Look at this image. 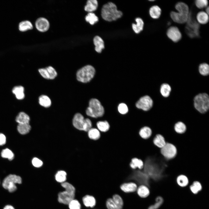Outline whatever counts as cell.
Segmentation results:
<instances>
[{"label":"cell","mask_w":209,"mask_h":209,"mask_svg":"<svg viewBox=\"0 0 209 209\" xmlns=\"http://www.w3.org/2000/svg\"><path fill=\"white\" fill-rule=\"evenodd\" d=\"M101 15L105 20L111 21L120 18L122 15V13L121 11L117 10V6L115 4L109 2L103 6Z\"/></svg>","instance_id":"6da1fadb"},{"label":"cell","mask_w":209,"mask_h":209,"mask_svg":"<svg viewBox=\"0 0 209 209\" xmlns=\"http://www.w3.org/2000/svg\"><path fill=\"white\" fill-rule=\"evenodd\" d=\"M86 113L87 115L92 118L101 117L104 114V109L98 99L92 98L89 102V106L86 109Z\"/></svg>","instance_id":"7a4b0ae2"},{"label":"cell","mask_w":209,"mask_h":209,"mask_svg":"<svg viewBox=\"0 0 209 209\" xmlns=\"http://www.w3.org/2000/svg\"><path fill=\"white\" fill-rule=\"evenodd\" d=\"M193 105L195 109L199 112L205 113L209 109V96L206 93L197 94L193 99Z\"/></svg>","instance_id":"3957f363"},{"label":"cell","mask_w":209,"mask_h":209,"mask_svg":"<svg viewBox=\"0 0 209 209\" xmlns=\"http://www.w3.org/2000/svg\"><path fill=\"white\" fill-rule=\"evenodd\" d=\"M95 70L92 66L88 65L79 69L77 72L76 77L77 80L83 83L90 82L93 78Z\"/></svg>","instance_id":"277c9868"},{"label":"cell","mask_w":209,"mask_h":209,"mask_svg":"<svg viewBox=\"0 0 209 209\" xmlns=\"http://www.w3.org/2000/svg\"><path fill=\"white\" fill-rule=\"evenodd\" d=\"M72 123L75 128L85 132H88L92 127L91 120L88 118H85L81 113H76L74 115Z\"/></svg>","instance_id":"5b68a950"},{"label":"cell","mask_w":209,"mask_h":209,"mask_svg":"<svg viewBox=\"0 0 209 209\" xmlns=\"http://www.w3.org/2000/svg\"><path fill=\"white\" fill-rule=\"evenodd\" d=\"M186 33L192 38L198 37L199 35V24L193 18L191 13L189 14L188 18L186 23Z\"/></svg>","instance_id":"8992f818"},{"label":"cell","mask_w":209,"mask_h":209,"mask_svg":"<svg viewBox=\"0 0 209 209\" xmlns=\"http://www.w3.org/2000/svg\"><path fill=\"white\" fill-rule=\"evenodd\" d=\"M22 181V179L19 176L10 174L4 179L2 185L4 189L7 190L9 192H13L17 189L16 184H20Z\"/></svg>","instance_id":"52a82bcc"},{"label":"cell","mask_w":209,"mask_h":209,"mask_svg":"<svg viewBox=\"0 0 209 209\" xmlns=\"http://www.w3.org/2000/svg\"><path fill=\"white\" fill-rule=\"evenodd\" d=\"M75 192L64 190L58 193L57 200L60 204L67 205L71 200L75 198Z\"/></svg>","instance_id":"ba28073f"},{"label":"cell","mask_w":209,"mask_h":209,"mask_svg":"<svg viewBox=\"0 0 209 209\" xmlns=\"http://www.w3.org/2000/svg\"><path fill=\"white\" fill-rule=\"evenodd\" d=\"M177 151L176 147L174 144L169 143H166L161 149V154L167 160L174 158L177 154Z\"/></svg>","instance_id":"9c48e42d"},{"label":"cell","mask_w":209,"mask_h":209,"mask_svg":"<svg viewBox=\"0 0 209 209\" xmlns=\"http://www.w3.org/2000/svg\"><path fill=\"white\" fill-rule=\"evenodd\" d=\"M153 105V101L152 99L147 95L141 97L136 104L137 108L146 111L150 110Z\"/></svg>","instance_id":"30bf717a"},{"label":"cell","mask_w":209,"mask_h":209,"mask_svg":"<svg viewBox=\"0 0 209 209\" xmlns=\"http://www.w3.org/2000/svg\"><path fill=\"white\" fill-rule=\"evenodd\" d=\"M167 37L174 42L179 41L181 39V33L178 27L172 26L169 27L166 32Z\"/></svg>","instance_id":"8fae6325"},{"label":"cell","mask_w":209,"mask_h":209,"mask_svg":"<svg viewBox=\"0 0 209 209\" xmlns=\"http://www.w3.org/2000/svg\"><path fill=\"white\" fill-rule=\"evenodd\" d=\"M38 71L42 77L46 79H54L57 75L55 69L51 66L39 69H38Z\"/></svg>","instance_id":"7c38bea8"},{"label":"cell","mask_w":209,"mask_h":209,"mask_svg":"<svg viewBox=\"0 0 209 209\" xmlns=\"http://www.w3.org/2000/svg\"><path fill=\"white\" fill-rule=\"evenodd\" d=\"M170 15L171 19L174 22L181 24L186 23L189 16V15L183 14L174 11L171 12Z\"/></svg>","instance_id":"4fadbf2b"},{"label":"cell","mask_w":209,"mask_h":209,"mask_svg":"<svg viewBox=\"0 0 209 209\" xmlns=\"http://www.w3.org/2000/svg\"><path fill=\"white\" fill-rule=\"evenodd\" d=\"M37 29L41 32H45L49 29L50 24L48 20L46 18L41 17L38 18L35 23Z\"/></svg>","instance_id":"5bb4252c"},{"label":"cell","mask_w":209,"mask_h":209,"mask_svg":"<svg viewBox=\"0 0 209 209\" xmlns=\"http://www.w3.org/2000/svg\"><path fill=\"white\" fill-rule=\"evenodd\" d=\"M96 200L92 195L86 194L82 199V201L84 206L87 208H93L96 204Z\"/></svg>","instance_id":"9a60e30c"},{"label":"cell","mask_w":209,"mask_h":209,"mask_svg":"<svg viewBox=\"0 0 209 209\" xmlns=\"http://www.w3.org/2000/svg\"><path fill=\"white\" fill-rule=\"evenodd\" d=\"M138 187L137 184L133 182H125L122 184L120 187L121 190L126 193H133L135 192Z\"/></svg>","instance_id":"2e32d148"},{"label":"cell","mask_w":209,"mask_h":209,"mask_svg":"<svg viewBox=\"0 0 209 209\" xmlns=\"http://www.w3.org/2000/svg\"><path fill=\"white\" fill-rule=\"evenodd\" d=\"M130 168L133 170L137 168L138 170H142L144 167V162L141 159L136 157L132 158L129 164Z\"/></svg>","instance_id":"e0dca14e"},{"label":"cell","mask_w":209,"mask_h":209,"mask_svg":"<svg viewBox=\"0 0 209 209\" xmlns=\"http://www.w3.org/2000/svg\"><path fill=\"white\" fill-rule=\"evenodd\" d=\"M152 133V129L147 126H144L141 127L139 130L138 134L142 139L147 140L151 136Z\"/></svg>","instance_id":"ac0fdd59"},{"label":"cell","mask_w":209,"mask_h":209,"mask_svg":"<svg viewBox=\"0 0 209 209\" xmlns=\"http://www.w3.org/2000/svg\"><path fill=\"white\" fill-rule=\"evenodd\" d=\"M196 19V21L199 24H206L209 21L208 15L205 11H200L197 14Z\"/></svg>","instance_id":"d6986e66"},{"label":"cell","mask_w":209,"mask_h":209,"mask_svg":"<svg viewBox=\"0 0 209 209\" xmlns=\"http://www.w3.org/2000/svg\"><path fill=\"white\" fill-rule=\"evenodd\" d=\"M175 8L177 12L179 13L186 15L189 14V7L187 4L184 2H178L175 5Z\"/></svg>","instance_id":"ffe728a7"},{"label":"cell","mask_w":209,"mask_h":209,"mask_svg":"<svg viewBox=\"0 0 209 209\" xmlns=\"http://www.w3.org/2000/svg\"><path fill=\"white\" fill-rule=\"evenodd\" d=\"M149 13L150 16L152 18L154 19H158L161 15V10L158 5H154L149 8Z\"/></svg>","instance_id":"44dd1931"},{"label":"cell","mask_w":209,"mask_h":209,"mask_svg":"<svg viewBox=\"0 0 209 209\" xmlns=\"http://www.w3.org/2000/svg\"><path fill=\"white\" fill-rule=\"evenodd\" d=\"M95 46V50L98 53H100L105 48L104 41L102 38L98 36H95L93 39Z\"/></svg>","instance_id":"7402d4cb"},{"label":"cell","mask_w":209,"mask_h":209,"mask_svg":"<svg viewBox=\"0 0 209 209\" xmlns=\"http://www.w3.org/2000/svg\"><path fill=\"white\" fill-rule=\"evenodd\" d=\"M96 128L102 133L107 132L110 128V124L106 120L99 121L96 122Z\"/></svg>","instance_id":"603a6c76"},{"label":"cell","mask_w":209,"mask_h":209,"mask_svg":"<svg viewBox=\"0 0 209 209\" xmlns=\"http://www.w3.org/2000/svg\"><path fill=\"white\" fill-rule=\"evenodd\" d=\"M154 145L158 147L162 148L166 144V142L164 137L161 134H156L153 139Z\"/></svg>","instance_id":"cb8c5ba5"},{"label":"cell","mask_w":209,"mask_h":209,"mask_svg":"<svg viewBox=\"0 0 209 209\" xmlns=\"http://www.w3.org/2000/svg\"><path fill=\"white\" fill-rule=\"evenodd\" d=\"M159 91L163 97L167 98L168 97L170 94L171 88L169 84L163 83L161 85Z\"/></svg>","instance_id":"d4e9b609"},{"label":"cell","mask_w":209,"mask_h":209,"mask_svg":"<svg viewBox=\"0 0 209 209\" xmlns=\"http://www.w3.org/2000/svg\"><path fill=\"white\" fill-rule=\"evenodd\" d=\"M12 91L16 98L18 100L23 99L25 97L24 88L21 86L15 87L12 89Z\"/></svg>","instance_id":"484cf974"},{"label":"cell","mask_w":209,"mask_h":209,"mask_svg":"<svg viewBox=\"0 0 209 209\" xmlns=\"http://www.w3.org/2000/svg\"><path fill=\"white\" fill-rule=\"evenodd\" d=\"M98 4L96 0H89L84 8V10L89 12H92L97 8Z\"/></svg>","instance_id":"4316f807"},{"label":"cell","mask_w":209,"mask_h":209,"mask_svg":"<svg viewBox=\"0 0 209 209\" xmlns=\"http://www.w3.org/2000/svg\"><path fill=\"white\" fill-rule=\"evenodd\" d=\"M87 133L89 138L94 141L98 140L101 136L100 132L96 128H91L88 131Z\"/></svg>","instance_id":"83f0119b"},{"label":"cell","mask_w":209,"mask_h":209,"mask_svg":"<svg viewBox=\"0 0 209 209\" xmlns=\"http://www.w3.org/2000/svg\"><path fill=\"white\" fill-rule=\"evenodd\" d=\"M38 102L41 106L46 108L49 107L51 105L50 98L48 96L45 95H42L39 96Z\"/></svg>","instance_id":"f1b7e54d"},{"label":"cell","mask_w":209,"mask_h":209,"mask_svg":"<svg viewBox=\"0 0 209 209\" xmlns=\"http://www.w3.org/2000/svg\"><path fill=\"white\" fill-rule=\"evenodd\" d=\"M15 120L18 124L29 123L30 118L26 113L21 112L17 116Z\"/></svg>","instance_id":"f546056e"},{"label":"cell","mask_w":209,"mask_h":209,"mask_svg":"<svg viewBox=\"0 0 209 209\" xmlns=\"http://www.w3.org/2000/svg\"><path fill=\"white\" fill-rule=\"evenodd\" d=\"M67 175V173L65 171L62 170L58 171L55 176V181L60 184L66 181Z\"/></svg>","instance_id":"4dcf8cb0"},{"label":"cell","mask_w":209,"mask_h":209,"mask_svg":"<svg viewBox=\"0 0 209 209\" xmlns=\"http://www.w3.org/2000/svg\"><path fill=\"white\" fill-rule=\"evenodd\" d=\"M135 21L136 24H133L132 27L136 33H138L143 30L144 23L143 20L139 17L136 18Z\"/></svg>","instance_id":"1f68e13d"},{"label":"cell","mask_w":209,"mask_h":209,"mask_svg":"<svg viewBox=\"0 0 209 209\" xmlns=\"http://www.w3.org/2000/svg\"><path fill=\"white\" fill-rule=\"evenodd\" d=\"M198 71L202 76H206L209 75V65L206 62L201 63L198 67Z\"/></svg>","instance_id":"d6a6232c"},{"label":"cell","mask_w":209,"mask_h":209,"mask_svg":"<svg viewBox=\"0 0 209 209\" xmlns=\"http://www.w3.org/2000/svg\"><path fill=\"white\" fill-rule=\"evenodd\" d=\"M138 195L141 198H145L149 195L150 192L149 188L145 185H142L139 186L137 189Z\"/></svg>","instance_id":"836d02e7"},{"label":"cell","mask_w":209,"mask_h":209,"mask_svg":"<svg viewBox=\"0 0 209 209\" xmlns=\"http://www.w3.org/2000/svg\"><path fill=\"white\" fill-rule=\"evenodd\" d=\"M186 126L185 124L181 121H178L176 122L174 126V129L175 132L178 134H183L186 130Z\"/></svg>","instance_id":"e575fe53"},{"label":"cell","mask_w":209,"mask_h":209,"mask_svg":"<svg viewBox=\"0 0 209 209\" xmlns=\"http://www.w3.org/2000/svg\"><path fill=\"white\" fill-rule=\"evenodd\" d=\"M31 127L29 123L18 124L17 129L20 134H25L28 133L30 130Z\"/></svg>","instance_id":"d590c367"},{"label":"cell","mask_w":209,"mask_h":209,"mask_svg":"<svg viewBox=\"0 0 209 209\" xmlns=\"http://www.w3.org/2000/svg\"><path fill=\"white\" fill-rule=\"evenodd\" d=\"M33 27V25L31 23L27 20L21 22L19 23V30L22 32L32 29Z\"/></svg>","instance_id":"8d00e7d4"},{"label":"cell","mask_w":209,"mask_h":209,"mask_svg":"<svg viewBox=\"0 0 209 209\" xmlns=\"http://www.w3.org/2000/svg\"><path fill=\"white\" fill-rule=\"evenodd\" d=\"M86 21L91 25H93L98 21V17L93 13L89 12L85 17Z\"/></svg>","instance_id":"74e56055"},{"label":"cell","mask_w":209,"mask_h":209,"mask_svg":"<svg viewBox=\"0 0 209 209\" xmlns=\"http://www.w3.org/2000/svg\"><path fill=\"white\" fill-rule=\"evenodd\" d=\"M176 181L178 184L180 186L182 187L187 186L189 182L187 177L183 174L180 175L178 176Z\"/></svg>","instance_id":"f35d334b"},{"label":"cell","mask_w":209,"mask_h":209,"mask_svg":"<svg viewBox=\"0 0 209 209\" xmlns=\"http://www.w3.org/2000/svg\"><path fill=\"white\" fill-rule=\"evenodd\" d=\"M114 202L121 209H122L124 206V201L122 197L119 194H115L112 196Z\"/></svg>","instance_id":"ab89813d"},{"label":"cell","mask_w":209,"mask_h":209,"mask_svg":"<svg viewBox=\"0 0 209 209\" xmlns=\"http://www.w3.org/2000/svg\"><path fill=\"white\" fill-rule=\"evenodd\" d=\"M69 209H81L82 205L78 200L75 199L71 200L67 205Z\"/></svg>","instance_id":"60d3db41"},{"label":"cell","mask_w":209,"mask_h":209,"mask_svg":"<svg viewBox=\"0 0 209 209\" xmlns=\"http://www.w3.org/2000/svg\"><path fill=\"white\" fill-rule=\"evenodd\" d=\"M1 156L4 158H7L9 160H12L14 158V154L10 149L6 148L2 151L1 153Z\"/></svg>","instance_id":"b9f144b4"},{"label":"cell","mask_w":209,"mask_h":209,"mask_svg":"<svg viewBox=\"0 0 209 209\" xmlns=\"http://www.w3.org/2000/svg\"><path fill=\"white\" fill-rule=\"evenodd\" d=\"M190 190L193 193L196 194L201 190L202 186L199 182L195 181L190 186Z\"/></svg>","instance_id":"7bdbcfd3"},{"label":"cell","mask_w":209,"mask_h":209,"mask_svg":"<svg viewBox=\"0 0 209 209\" xmlns=\"http://www.w3.org/2000/svg\"><path fill=\"white\" fill-rule=\"evenodd\" d=\"M107 209H121L114 202L112 198H108L105 203Z\"/></svg>","instance_id":"ee69618b"},{"label":"cell","mask_w":209,"mask_h":209,"mask_svg":"<svg viewBox=\"0 0 209 209\" xmlns=\"http://www.w3.org/2000/svg\"><path fill=\"white\" fill-rule=\"evenodd\" d=\"M195 4L197 8L202 9L208 6V1L207 0H196L195 1Z\"/></svg>","instance_id":"f6af8a7d"},{"label":"cell","mask_w":209,"mask_h":209,"mask_svg":"<svg viewBox=\"0 0 209 209\" xmlns=\"http://www.w3.org/2000/svg\"><path fill=\"white\" fill-rule=\"evenodd\" d=\"M118 109L119 113L122 114H125L127 113L128 109L126 105L124 103L120 104L118 107Z\"/></svg>","instance_id":"bcb514c9"},{"label":"cell","mask_w":209,"mask_h":209,"mask_svg":"<svg viewBox=\"0 0 209 209\" xmlns=\"http://www.w3.org/2000/svg\"><path fill=\"white\" fill-rule=\"evenodd\" d=\"M32 163L33 166L36 167H41L43 164V163L41 160L36 157L33 159Z\"/></svg>","instance_id":"7dc6e473"},{"label":"cell","mask_w":209,"mask_h":209,"mask_svg":"<svg viewBox=\"0 0 209 209\" xmlns=\"http://www.w3.org/2000/svg\"><path fill=\"white\" fill-rule=\"evenodd\" d=\"M6 142V138L3 134L0 133V145L5 144Z\"/></svg>","instance_id":"c3c4849f"},{"label":"cell","mask_w":209,"mask_h":209,"mask_svg":"<svg viewBox=\"0 0 209 209\" xmlns=\"http://www.w3.org/2000/svg\"><path fill=\"white\" fill-rule=\"evenodd\" d=\"M3 209H15L11 205H8L5 206Z\"/></svg>","instance_id":"681fc988"},{"label":"cell","mask_w":209,"mask_h":209,"mask_svg":"<svg viewBox=\"0 0 209 209\" xmlns=\"http://www.w3.org/2000/svg\"><path fill=\"white\" fill-rule=\"evenodd\" d=\"M209 15V6H208L206 8V10L205 11Z\"/></svg>","instance_id":"f907efd6"}]
</instances>
